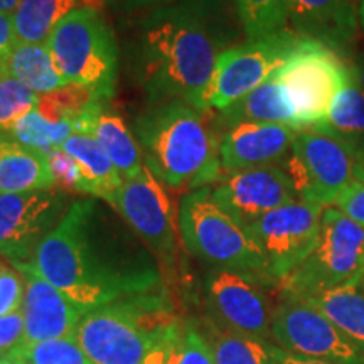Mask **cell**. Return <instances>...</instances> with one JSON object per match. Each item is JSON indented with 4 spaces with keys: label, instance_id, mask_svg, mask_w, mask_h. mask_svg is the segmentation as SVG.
Segmentation results:
<instances>
[{
    "label": "cell",
    "instance_id": "6da1fadb",
    "mask_svg": "<svg viewBox=\"0 0 364 364\" xmlns=\"http://www.w3.org/2000/svg\"><path fill=\"white\" fill-rule=\"evenodd\" d=\"M31 263L85 314L164 290L156 255L100 198H76Z\"/></svg>",
    "mask_w": 364,
    "mask_h": 364
},
{
    "label": "cell",
    "instance_id": "7a4b0ae2",
    "mask_svg": "<svg viewBox=\"0 0 364 364\" xmlns=\"http://www.w3.org/2000/svg\"><path fill=\"white\" fill-rule=\"evenodd\" d=\"M220 44L206 21L184 6L156 7L136 17L125 36L127 71L150 103L182 100L203 112Z\"/></svg>",
    "mask_w": 364,
    "mask_h": 364
},
{
    "label": "cell",
    "instance_id": "3957f363",
    "mask_svg": "<svg viewBox=\"0 0 364 364\" xmlns=\"http://www.w3.org/2000/svg\"><path fill=\"white\" fill-rule=\"evenodd\" d=\"M211 112L182 100L150 103L134 122V135L145 167L171 189L194 191L223 177L221 136Z\"/></svg>",
    "mask_w": 364,
    "mask_h": 364
},
{
    "label": "cell",
    "instance_id": "277c9868",
    "mask_svg": "<svg viewBox=\"0 0 364 364\" xmlns=\"http://www.w3.org/2000/svg\"><path fill=\"white\" fill-rule=\"evenodd\" d=\"M181 332L162 290L86 312L76 341L95 364H144Z\"/></svg>",
    "mask_w": 364,
    "mask_h": 364
},
{
    "label": "cell",
    "instance_id": "5b68a950",
    "mask_svg": "<svg viewBox=\"0 0 364 364\" xmlns=\"http://www.w3.org/2000/svg\"><path fill=\"white\" fill-rule=\"evenodd\" d=\"M177 226L184 247L215 268L247 273L263 284L273 282L265 258L252 236L213 198L211 186L189 191L177 209Z\"/></svg>",
    "mask_w": 364,
    "mask_h": 364
},
{
    "label": "cell",
    "instance_id": "8992f818",
    "mask_svg": "<svg viewBox=\"0 0 364 364\" xmlns=\"http://www.w3.org/2000/svg\"><path fill=\"white\" fill-rule=\"evenodd\" d=\"M48 48L68 85L85 86L103 100L113 98L120 49L100 11L80 7L68 14L49 36Z\"/></svg>",
    "mask_w": 364,
    "mask_h": 364
},
{
    "label": "cell",
    "instance_id": "52a82bcc",
    "mask_svg": "<svg viewBox=\"0 0 364 364\" xmlns=\"http://www.w3.org/2000/svg\"><path fill=\"white\" fill-rule=\"evenodd\" d=\"M364 277V228L338 208H324L316 248L280 284L282 297L304 299L358 284Z\"/></svg>",
    "mask_w": 364,
    "mask_h": 364
},
{
    "label": "cell",
    "instance_id": "ba28073f",
    "mask_svg": "<svg viewBox=\"0 0 364 364\" xmlns=\"http://www.w3.org/2000/svg\"><path fill=\"white\" fill-rule=\"evenodd\" d=\"M348 73L349 65L338 51L300 36L292 56L277 71L300 129L311 130L324 120Z\"/></svg>",
    "mask_w": 364,
    "mask_h": 364
},
{
    "label": "cell",
    "instance_id": "9c48e42d",
    "mask_svg": "<svg viewBox=\"0 0 364 364\" xmlns=\"http://www.w3.org/2000/svg\"><path fill=\"white\" fill-rule=\"evenodd\" d=\"M300 36L290 27L252 38L220 53L208 91L209 110H225L236 100L265 83L285 65Z\"/></svg>",
    "mask_w": 364,
    "mask_h": 364
},
{
    "label": "cell",
    "instance_id": "30bf717a",
    "mask_svg": "<svg viewBox=\"0 0 364 364\" xmlns=\"http://www.w3.org/2000/svg\"><path fill=\"white\" fill-rule=\"evenodd\" d=\"M358 156L353 149L329 135L300 130L289 156L284 159V169L294 182L299 201L329 208L354 182Z\"/></svg>",
    "mask_w": 364,
    "mask_h": 364
},
{
    "label": "cell",
    "instance_id": "8fae6325",
    "mask_svg": "<svg viewBox=\"0 0 364 364\" xmlns=\"http://www.w3.org/2000/svg\"><path fill=\"white\" fill-rule=\"evenodd\" d=\"M107 201L156 255L161 268L171 270L177 260L179 226L169 194L147 167L124 181Z\"/></svg>",
    "mask_w": 364,
    "mask_h": 364
},
{
    "label": "cell",
    "instance_id": "7c38bea8",
    "mask_svg": "<svg viewBox=\"0 0 364 364\" xmlns=\"http://www.w3.org/2000/svg\"><path fill=\"white\" fill-rule=\"evenodd\" d=\"M324 208L314 203L294 201L267 213L247 231L265 258L273 284H282L306 262L321 235Z\"/></svg>",
    "mask_w": 364,
    "mask_h": 364
},
{
    "label": "cell",
    "instance_id": "4fadbf2b",
    "mask_svg": "<svg viewBox=\"0 0 364 364\" xmlns=\"http://www.w3.org/2000/svg\"><path fill=\"white\" fill-rule=\"evenodd\" d=\"M75 199L63 188L0 194V257L14 267L33 262Z\"/></svg>",
    "mask_w": 364,
    "mask_h": 364
},
{
    "label": "cell",
    "instance_id": "5bb4252c",
    "mask_svg": "<svg viewBox=\"0 0 364 364\" xmlns=\"http://www.w3.org/2000/svg\"><path fill=\"white\" fill-rule=\"evenodd\" d=\"M272 339L282 351L334 364H364V354L317 309L284 297L273 309Z\"/></svg>",
    "mask_w": 364,
    "mask_h": 364
},
{
    "label": "cell",
    "instance_id": "9a60e30c",
    "mask_svg": "<svg viewBox=\"0 0 364 364\" xmlns=\"http://www.w3.org/2000/svg\"><path fill=\"white\" fill-rule=\"evenodd\" d=\"M262 280L247 273L213 268L204 279V299L218 326L268 343L272 338L270 300Z\"/></svg>",
    "mask_w": 364,
    "mask_h": 364
},
{
    "label": "cell",
    "instance_id": "2e32d148",
    "mask_svg": "<svg viewBox=\"0 0 364 364\" xmlns=\"http://www.w3.org/2000/svg\"><path fill=\"white\" fill-rule=\"evenodd\" d=\"M211 189L215 201L243 228L273 209L299 201L292 179L279 164L223 174Z\"/></svg>",
    "mask_w": 364,
    "mask_h": 364
},
{
    "label": "cell",
    "instance_id": "e0dca14e",
    "mask_svg": "<svg viewBox=\"0 0 364 364\" xmlns=\"http://www.w3.org/2000/svg\"><path fill=\"white\" fill-rule=\"evenodd\" d=\"M26 282L22 314L26 322V346L54 339H76L85 312L36 270L33 263L16 265Z\"/></svg>",
    "mask_w": 364,
    "mask_h": 364
},
{
    "label": "cell",
    "instance_id": "ac0fdd59",
    "mask_svg": "<svg viewBox=\"0 0 364 364\" xmlns=\"http://www.w3.org/2000/svg\"><path fill=\"white\" fill-rule=\"evenodd\" d=\"M297 132L280 124H241L225 130L220 140L223 174L282 162Z\"/></svg>",
    "mask_w": 364,
    "mask_h": 364
},
{
    "label": "cell",
    "instance_id": "d6986e66",
    "mask_svg": "<svg viewBox=\"0 0 364 364\" xmlns=\"http://www.w3.org/2000/svg\"><path fill=\"white\" fill-rule=\"evenodd\" d=\"M289 24L294 33L324 43L341 56L353 48L359 33L353 0H289Z\"/></svg>",
    "mask_w": 364,
    "mask_h": 364
},
{
    "label": "cell",
    "instance_id": "ffe728a7",
    "mask_svg": "<svg viewBox=\"0 0 364 364\" xmlns=\"http://www.w3.org/2000/svg\"><path fill=\"white\" fill-rule=\"evenodd\" d=\"M110 100H95L78 118V134L93 136L102 145L112 162L127 179H134L144 171L142 150L139 147L134 132L125 125L124 118L110 107Z\"/></svg>",
    "mask_w": 364,
    "mask_h": 364
},
{
    "label": "cell",
    "instance_id": "44dd1931",
    "mask_svg": "<svg viewBox=\"0 0 364 364\" xmlns=\"http://www.w3.org/2000/svg\"><path fill=\"white\" fill-rule=\"evenodd\" d=\"M215 120L225 130L241 124H280L302 130L277 73L258 88L218 112Z\"/></svg>",
    "mask_w": 364,
    "mask_h": 364
},
{
    "label": "cell",
    "instance_id": "7402d4cb",
    "mask_svg": "<svg viewBox=\"0 0 364 364\" xmlns=\"http://www.w3.org/2000/svg\"><path fill=\"white\" fill-rule=\"evenodd\" d=\"M59 188L44 154L0 134V194Z\"/></svg>",
    "mask_w": 364,
    "mask_h": 364
},
{
    "label": "cell",
    "instance_id": "603a6c76",
    "mask_svg": "<svg viewBox=\"0 0 364 364\" xmlns=\"http://www.w3.org/2000/svg\"><path fill=\"white\" fill-rule=\"evenodd\" d=\"M311 130L339 140L359 156L364 154V90L351 66L344 85L332 98L326 118Z\"/></svg>",
    "mask_w": 364,
    "mask_h": 364
},
{
    "label": "cell",
    "instance_id": "cb8c5ba5",
    "mask_svg": "<svg viewBox=\"0 0 364 364\" xmlns=\"http://www.w3.org/2000/svg\"><path fill=\"white\" fill-rule=\"evenodd\" d=\"M299 300H304L309 306L324 314L364 354V287L361 282Z\"/></svg>",
    "mask_w": 364,
    "mask_h": 364
},
{
    "label": "cell",
    "instance_id": "d4e9b609",
    "mask_svg": "<svg viewBox=\"0 0 364 364\" xmlns=\"http://www.w3.org/2000/svg\"><path fill=\"white\" fill-rule=\"evenodd\" d=\"M4 76L24 83L38 95H48L68 86L54 65L48 44L16 43L2 65Z\"/></svg>",
    "mask_w": 364,
    "mask_h": 364
},
{
    "label": "cell",
    "instance_id": "484cf974",
    "mask_svg": "<svg viewBox=\"0 0 364 364\" xmlns=\"http://www.w3.org/2000/svg\"><path fill=\"white\" fill-rule=\"evenodd\" d=\"M80 7L85 0H21L12 12L17 43L48 44L59 22Z\"/></svg>",
    "mask_w": 364,
    "mask_h": 364
},
{
    "label": "cell",
    "instance_id": "4316f807",
    "mask_svg": "<svg viewBox=\"0 0 364 364\" xmlns=\"http://www.w3.org/2000/svg\"><path fill=\"white\" fill-rule=\"evenodd\" d=\"M216 364H275V346L218 326L213 318L203 329Z\"/></svg>",
    "mask_w": 364,
    "mask_h": 364
},
{
    "label": "cell",
    "instance_id": "83f0119b",
    "mask_svg": "<svg viewBox=\"0 0 364 364\" xmlns=\"http://www.w3.org/2000/svg\"><path fill=\"white\" fill-rule=\"evenodd\" d=\"M61 149L80 164L93 186L95 198L107 199L124 184V177L120 176L115 164L91 135L73 134Z\"/></svg>",
    "mask_w": 364,
    "mask_h": 364
},
{
    "label": "cell",
    "instance_id": "f1b7e54d",
    "mask_svg": "<svg viewBox=\"0 0 364 364\" xmlns=\"http://www.w3.org/2000/svg\"><path fill=\"white\" fill-rule=\"evenodd\" d=\"M76 132V125L73 122H53L46 118L38 108L26 117H22L16 125L12 127L7 136L16 140L24 147L36 150V152L48 156L53 150L61 149L63 144Z\"/></svg>",
    "mask_w": 364,
    "mask_h": 364
},
{
    "label": "cell",
    "instance_id": "f546056e",
    "mask_svg": "<svg viewBox=\"0 0 364 364\" xmlns=\"http://www.w3.org/2000/svg\"><path fill=\"white\" fill-rule=\"evenodd\" d=\"M235 6L248 39L273 34L289 24V0H235Z\"/></svg>",
    "mask_w": 364,
    "mask_h": 364
},
{
    "label": "cell",
    "instance_id": "4dcf8cb0",
    "mask_svg": "<svg viewBox=\"0 0 364 364\" xmlns=\"http://www.w3.org/2000/svg\"><path fill=\"white\" fill-rule=\"evenodd\" d=\"M41 95L27 88L21 81L0 78V134L7 135L22 117L36 110Z\"/></svg>",
    "mask_w": 364,
    "mask_h": 364
},
{
    "label": "cell",
    "instance_id": "1f68e13d",
    "mask_svg": "<svg viewBox=\"0 0 364 364\" xmlns=\"http://www.w3.org/2000/svg\"><path fill=\"white\" fill-rule=\"evenodd\" d=\"M27 364H95L76 339H54L26 346Z\"/></svg>",
    "mask_w": 364,
    "mask_h": 364
},
{
    "label": "cell",
    "instance_id": "d6a6232c",
    "mask_svg": "<svg viewBox=\"0 0 364 364\" xmlns=\"http://www.w3.org/2000/svg\"><path fill=\"white\" fill-rule=\"evenodd\" d=\"M49 169L59 188L66 189L71 194H83L86 198H95V189L88 177L81 169V166L71 156H68L63 149H56L48 156Z\"/></svg>",
    "mask_w": 364,
    "mask_h": 364
},
{
    "label": "cell",
    "instance_id": "836d02e7",
    "mask_svg": "<svg viewBox=\"0 0 364 364\" xmlns=\"http://www.w3.org/2000/svg\"><path fill=\"white\" fill-rule=\"evenodd\" d=\"M24 292L26 282L22 273L0 262V316L21 311Z\"/></svg>",
    "mask_w": 364,
    "mask_h": 364
},
{
    "label": "cell",
    "instance_id": "e575fe53",
    "mask_svg": "<svg viewBox=\"0 0 364 364\" xmlns=\"http://www.w3.org/2000/svg\"><path fill=\"white\" fill-rule=\"evenodd\" d=\"M177 364H216L203 331L193 324L182 331Z\"/></svg>",
    "mask_w": 364,
    "mask_h": 364
},
{
    "label": "cell",
    "instance_id": "d590c367",
    "mask_svg": "<svg viewBox=\"0 0 364 364\" xmlns=\"http://www.w3.org/2000/svg\"><path fill=\"white\" fill-rule=\"evenodd\" d=\"M26 346V322L22 309L0 316V351L9 354Z\"/></svg>",
    "mask_w": 364,
    "mask_h": 364
},
{
    "label": "cell",
    "instance_id": "8d00e7d4",
    "mask_svg": "<svg viewBox=\"0 0 364 364\" xmlns=\"http://www.w3.org/2000/svg\"><path fill=\"white\" fill-rule=\"evenodd\" d=\"M336 206L343 211L346 216L356 221L359 226L364 228V184L354 181L349 188H346L338 199Z\"/></svg>",
    "mask_w": 364,
    "mask_h": 364
},
{
    "label": "cell",
    "instance_id": "74e56055",
    "mask_svg": "<svg viewBox=\"0 0 364 364\" xmlns=\"http://www.w3.org/2000/svg\"><path fill=\"white\" fill-rule=\"evenodd\" d=\"M226 0H182L181 6L189 9L196 16L201 17L208 24L223 11Z\"/></svg>",
    "mask_w": 364,
    "mask_h": 364
},
{
    "label": "cell",
    "instance_id": "f35d334b",
    "mask_svg": "<svg viewBox=\"0 0 364 364\" xmlns=\"http://www.w3.org/2000/svg\"><path fill=\"white\" fill-rule=\"evenodd\" d=\"M17 38L14 33L12 16L11 14L0 12V66L4 65L9 54H11L12 48L16 46Z\"/></svg>",
    "mask_w": 364,
    "mask_h": 364
},
{
    "label": "cell",
    "instance_id": "ab89813d",
    "mask_svg": "<svg viewBox=\"0 0 364 364\" xmlns=\"http://www.w3.org/2000/svg\"><path fill=\"white\" fill-rule=\"evenodd\" d=\"M176 0H108V4L120 12L134 11H150V9L171 6Z\"/></svg>",
    "mask_w": 364,
    "mask_h": 364
},
{
    "label": "cell",
    "instance_id": "60d3db41",
    "mask_svg": "<svg viewBox=\"0 0 364 364\" xmlns=\"http://www.w3.org/2000/svg\"><path fill=\"white\" fill-rule=\"evenodd\" d=\"M182 338V332L176 339H172L161 349L150 356L144 364H177V358H179V343Z\"/></svg>",
    "mask_w": 364,
    "mask_h": 364
},
{
    "label": "cell",
    "instance_id": "b9f144b4",
    "mask_svg": "<svg viewBox=\"0 0 364 364\" xmlns=\"http://www.w3.org/2000/svg\"><path fill=\"white\" fill-rule=\"evenodd\" d=\"M273 354H275L277 364H334V363L322 361V359L295 356V354H289V353L282 351V349L277 348V346H275V351H273Z\"/></svg>",
    "mask_w": 364,
    "mask_h": 364
},
{
    "label": "cell",
    "instance_id": "7bdbcfd3",
    "mask_svg": "<svg viewBox=\"0 0 364 364\" xmlns=\"http://www.w3.org/2000/svg\"><path fill=\"white\" fill-rule=\"evenodd\" d=\"M0 364H27L26 361V346L21 349H16V351L9 353L0 359Z\"/></svg>",
    "mask_w": 364,
    "mask_h": 364
},
{
    "label": "cell",
    "instance_id": "ee69618b",
    "mask_svg": "<svg viewBox=\"0 0 364 364\" xmlns=\"http://www.w3.org/2000/svg\"><path fill=\"white\" fill-rule=\"evenodd\" d=\"M349 66H351L354 76H356L359 85H361V88L364 90V54H359V56L356 58V61Z\"/></svg>",
    "mask_w": 364,
    "mask_h": 364
},
{
    "label": "cell",
    "instance_id": "f6af8a7d",
    "mask_svg": "<svg viewBox=\"0 0 364 364\" xmlns=\"http://www.w3.org/2000/svg\"><path fill=\"white\" fill-rule=\"evenodd\" d=\"M354 181L363 182L364 184V154L358 156L356 166H354Z\"/></svg>",
    "mask_w": 364,
    "mask_h": 364
},
{
    "label": "cell",
    "instance_id": "bcb514c9",
    "mask_svg": "<svg viewBox=\"0 0 364 364\" xmlns=\"http://www.w3.org/2000/svg\"><path fill=\"white\" fill-rule=\"evenodd\" d=\"M19 2H21V0H0V12L11 14V16H12V12L16 11L17 4H19Z\"/></svg>",
    "mask_w": 364,
    "mask_h": 364
},
{
    "label": "cell",
    "instance_id": "7dc6e473",
    "mask_svg": "<svg viewBox=\"0 0 364 364\" xmlns=\"http://www.w3.org/2000/svg\"><path fill=\"white\" fill-rule=\"evenodd\" d=\"M358 19H359V31L364 34V0H361V6L358 9Z\"/></svg>",
    "mask_w": 364,
    "mask_h": 364
},
{
    "label": "cell",
    "instance_id": "c3c4849f",
    "mask_svg": "<svg viewBox=\"0 0 364 364\" xmlns=\"http://www.w3.org/2000/svg\"><path fill=\"white\" fill-rule=\"evenodd\" d=\"M86 7H91V9H97L100 11V7L103 6V0H85Z\"/></svg>",
    "mask_w": 364,
    "mask_h": 364
},
{
    "label": "cell",
    "instance_id": "681fc988",
    "mask_svg": "<svg viewBox=\"0 0 364 364\" xmlns=\"http://www.w3.org/2000/svg\"><path fill=\"white\" fill-rule=\"evenodd\" d=\"M0 78H4V71H2V66H0Z\"/></svg>",
    "mask_w": 364,
    "mask_h": 364
},
{
    "label": "cell",
    "instance_id": "f907efd6",
    "mask_svg": "<svg viewBox=\"0 0 364 364\" xmlns=\"http://www.w3.org/2000/svg\"><path fill=\"white\" fill-rule=\"evenodd\" d=\"M4 356H6V354H4V353H2V351H0V359H2V358H4Z\"/></svg>",
    "mask_w": 364,
    "mask_h": 364
},
{
    "label": "cell",
    "instance_id": "816d5d0a",
    "mask_svg": "<svg viewBox=\"0 0 364 364\" xmlns=\"http://www.w3.org/2000/svg\"><path fill=\"white\" fill-rule=\"evenodd\" d=\"M361 285L364 287V277H363V280H361Z\"/></svg>",
    "mask_w": 364,
    "mask_h": 364
},
{
    "label": "cell",
    "instance_id": "f5cc1de1",
    "mask_svg": "<svg viewBox=\"0 0 364 364\" xmlns=\"http://www.w3.org/2000/svg\"><path fill=\"white\" fill-rule=\"evenodd\" d=\"M353 2H354V0H353Z\"/></svg>",
    "mask_w": 364,
    "mask_h": 364
},
{
    "label": "cell",
    "instance_id": "db71d44e",
    "mask_svg": "<svg viewBox=\"0 0 364 364\" xmlns=\"http://www.w3.org/2000/svg\"><path fill=\"white\" fill-rule=\"evenodd\" d=\"M275 364H277V363H275Z\"/></svg>",
    "mask_w": 364,
    "mask_h": 364
}]
</instances>
